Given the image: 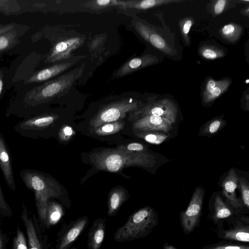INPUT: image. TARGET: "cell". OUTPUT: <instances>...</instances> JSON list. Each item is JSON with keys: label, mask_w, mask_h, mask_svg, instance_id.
Here are the masks:
<instances>
[{"label": "cell", "mask_w": 249, "mask_h": 249, "mask_svg": "<svg viewBox=\"0 0 249 249\" xmlns=\"http://www.w3.org/2000/svg\"><path fill=\"white\" fill-rule=\"evenodd\" d=\"M17 28L0 35V53L12 49L19 43L20 34Z\"/></svg>", "instance_id": "cb8c5ba5"}, {"label": "cell", "mask_w": 249, "mask_h": 249, "mask_svg": "<svg viewBox=\"0 0 249 249\" xmlns=\"http://www.w3.org/2000/svg\"><path fill=\"white\" fill-rule=\"evenodd\" d=\"M73 134L72 128L68 125H65L62 127L59 131V139L61 141H67L69 140Z\"/></svg>", "instance_id": "8d00e7d4"}, {"label": "cell", "mask_w": 249, "mask_h": 249, "mask_svg": "<svg viewBox=\"0 0 249 249\" xmlns=\"http://www.w3.org/2000/svg\"><path fill=\"white\" fill-rule=\"evenodd\" d=\"M242 28L236 24H228L224 26L220 31L221 36L231 42H234L240 37Z\"/></svg>", "instance_id": "4316f807"}, {"label": "cell", "mask_w": 249, "mask_h": 249, "mask_svg": "<svg viewBox=\"0 0 249 249\" xmlns=\"http://www.w3.org/2000/svg\"><path fill=\"white\" fill-rule=\"evenodd\" d=\"M221 122L219 120H216L211 123L209 126V132L214 133L216 132L220 127Z\"/></svg>", "instance_id": "60d3db41"}, {"label": "cell", "mask_w": 249, "mask_h": 249, "mask_svg": "<svg viewBox=\"0 0 249 249\" xmlns=\"http://www.w3.org/2000/svg\"><path fill=\"white\" fill-rule=\"evenodd\" d=\"M91 160L96 167L110 172H118L131 166L150 167L154 157L144 152H127L116 148L104 149L93 153Z\"/></svg>", "instance_id": "3957f363"}, {"label": "cell", "mask_w": 249, "mask_h": 249, "mask_svg": "<svg viewBox=\"0 0 249 249\" xmlns=\"http://www.w3.org/2000/svg\"><path fill=\"white\" fill-rule=\"evenodd\" d=\"M182 0H121L119 7L122 9H133L138 10H145L159 6L180 2Z\"/></svg>", "instance_id": "44dd1931"}, {"label": "cell", "mask_w": 249, "mask_h": 249, "mask_svg": "<svg viewBox=\"0 0 249 249\" xmlns=\"http://www.w3.org/2000/svg\"><path fill=\"white\" fill-rule=\"evenodd\" d=\"M193 24V21L191 18H187L181 25V32L185 38H188L190 29Z\"/></svg>", "instance_id": "f35d334b"}, {"label": "cell", "mask_w": 249, "mask_h": 249, "mask_svg": "<svg viewBox=\"0 0 249 249\" xmlns=\"http://www.w3.org/2000/svg\"><path fill=\"white\" fill-rule=\"evenodd\" d=\"M240 190L242 201L244 206L249 209V187L246 180L242 178H238V183Z\"/></svg>", "instance_id": "d6a6232c"}, {"label": "cell", "mask_w": 249, "mask_h": 249, "mask_svg": "<svg viewBox=\"0 0 249 249\" xmlns=\"http://www.w3.org/2000/svg\"><path fill=\"white\" fill-rule=\"evenodd\" d=\"M0 168L7 185L13 191L16 189L10 152L6 142L0 131Z\"/></svg>", "instance_id": "e0dca14e"}, {"label": "cell", "mask_w": 249, "mask_h": 249, "mask_svg": "<svg viewBox=\"0 0 249 249\" xmlns=\"http://www.w3.org/2000/svg\"><path fill=\"white\" fill-rule=\"evenodd\" d=\"M64 214V209L60 204L50 200L46 211L45 226L50 228L55 225Z\"/></svg>", "instance_id": "603a6c76"}, {"label": "cell", "mask_w": 249, "mask_h": 249, "mask_svg": "<svg viewBox=\"0 0 249 249\" xmlns=\"http://www.w3.org/2000/svg\"><path fill=\"white\" fill-rule=\"evenodd\" d=\"M163 249H178L173 245L169 244L168 243H165L162 247Z\"/></svg>", "instance_id": "7bdbcfd3"}, {"label": "cell", "mask_w": 249, "mask_h": 249, "mask_svg": "<svg viewBox=\"0 0 249 249\" xmlns=\"http://www.w3.org/2000/svg\"><path fill=\"white\" fill-rule=\"evenodd\" d=\"M0 214L5 217L12 215V210L6 202L0 184Z\"/></svg>", "instance_id": "d590c367"}, {"label": "cell", "mask_w": 249, "mask_h": 249, "mask_svg": "<svg viewBox=\"0 0 249 249\" xmlns=\"http://www.w3.org/2000/svg\"><path fill=\"white\" fill-rule=\"evenodd\" d=\"M121 0H98L90 1L88 4L97 9L107 8L111 6H118L120 5Z\"/></svg>", "instance_id": "836d02e7"}, {"label": "cell", "mask_w": 249, "mask_h": 249, "mask_svg": "<svg viewBox=\"0 0 249 249\" xmlns=\"http://www.w3.org/2000/svg\"><path fill=\"white\" fill-rule=\"evenodd\" d=\"M124 122L123 120L107 123L94 128V133L99 136L109 135L124 129Z\"/></svg>", "instance_id": "484cf974"}, {"label": "cell", "mask_w": 249, "mask_h": 249, "mask_svg": "<svg viewBox=\"0 0 249 249\" xmlns=\"http://www.w3.org/2000/svg\"><path fill=\"white\" fill-rule=\"evenodd\" d=\"M135 135L140 138L143 139L149 143L159 144L162 143L167 138L168 136L163 133L150 132V131H142L136 133Z\"/></svg>", "instance_id": "4dcf8cb0"}, {"label": "cell", "mask_w": 249, "mask_h": 249, "mask_svg": "<svg viewBox=\"0 0 249 249\" xmlns=\"http://www.w3.org/2000/svg\"><path fill=\"white\" fill-rule=\"evenodd\" d=\"M71 249H76V248H71Z\"/></svg>", "instance_id": "f6af8a7d"}, {"label": "cell", "mask_w": 249, "mask_h": 249, "mask_svg": "<svg viewBox=\"0 0 249 249\" xmlns=\"http://www.w3.org/2000/svg\"><path fill=\"white\" fill-rule=\"evenodd\" d=\"M3 89V81L1 77H0V97L2 92Z\"/></svg>", "instance_id": "ee69618b"}, {"label": "cell", "mask_w": 249, "mask_h": 249, "mask_svg": "<svg viewBox=\"0 0 249 249\" xmlns=\"http://www.w3.org/2000/svg\"><path fill=\"white\" fill-rule=\"evenodd\" d=\"M238 177L233 169L229 171L222 184L223 195L227 202L238 212H240L244 206L242 201L238 198L235 190L238 186Z\"/></svg>", "instance_id": "ac0fdd59"}, {"label": "cell", "mask_w": 249, "mask_h": 249, "mask_svg": "<svg viewBox=\"0 0 249 249\" xmlns=\"http://www.w3.org/2000/svg\"><path fill=\"white\" fill-rule=\"evenodd\" d=\"M84 42V38L75 36L62 39L57 42L45 59V62L52 63L58 62L72 57V52L77 49Z\"/></svg>", "instance_id": "7c38bea8"}, {"label": "cell", "mask_w": 249, "mask_h": 249, "mask_svg": "<svg viewBox=\"0 0 249 249\" xmlns=\"http://www.w3.org/2000/svg\"><path fill=\"white\" fill-rule=\"evenodd\" d=\"M59 116L54 112H43L24 118L14 127L20 136L32 139L47 136Z\"/></svg>", "instance_id": "52a82bcc"}, {"label": "cell", "mask_w": 249, "mask_h": 249, "mask_svg": "<svg viewBox=\"0 0 249 249\" xmlns=\"http://www.w3.org/2000/svg\"><path fill=\"white\" fill-rule=\"evenodd\" d=\"M84 55H77L57 62L52 65L34 72L27 80L26 83L46 82L54 78L73 66Z\"/></svg>", "instance_id": "8fae6325"}, {"label": "cell", "mask_w": 249, "mask_h": 249, "mask_svg": "<svg viewBox=\"0 0 249 249\" xmlns=\"http://www.w3.org/2000/svg\"><path fill=\"white\" fill-rule=\"evenodd\" d=\"M200 55L205 59L213 60L223 57L225 53L220 49L211 45H204L199 49Z\"/></svg>", "instance_id": "f546056e"}, {"label": "cell", "mask_w": 249, "mask_h": 249, "mask_svg": "<svg viewBox=\"0 0 249 249\" xmlns=\"http://www.w3.org/2000/svg\"><path fill=\"white\" fill-rule=\"evenodd\" d=\"M12 249H29L25 235L18 227L13 239Z\"/></svg>", "instance_id": "1f68e13d"}, {"label": "cell", "mask_w": 249, "mask_h": 249, "mask_svg": "<svg viewBox=\"0 0 249 249\" xmlns=\"http://www.w3.org/2000/svg\"><path fill=\"white\" fill-rule=\"evenodd\" d=\"M228 1L226 0H218L213 5V12L215 15L220 14L224 11Z\"/></svg>", "instance_id": "74e56055"}, {"label": "cell", "mask_w": 249, "mask_h": 249, "mask_svg": "<svg viewBox=\"0 0 249 249\" xmlns=\"http://www.w3.org/2000/svg\"><path fill=\"white\" fill-rule=\"evenodd\" d=\"M7 242V237L2 232L0 225V249H5Z\"/></svg>", "instance_id": "b9f144b4"}, {"label": "cell", "mask_w": 249, "mask_h": 249, "mask_svg": "<svg viewBox=\"0 0 249 249\" xmlns=\"http://www.w3.org/2000/svg\"><path fill=\"white\" fill-rule=\"evenodd\" d=\"M238 212L232 208L227 201H225L218 195L213 198L212 203L209 206V218L214 224L220 220L232 216Z\"/></svg>", "instance_id": "d6986e66"}, {"label": "cell", "mask_w": 249, "mask_h": 249, "mask_svg": "<svg viewBox=\"0 0 249 249\" xmlns=\"http://www.w3.org/2000/svg\"><path fill=\"white\" fill-rule=\"evenodd\" d=\"M17 26L15 23L0 24V35L17 28Z\"/></svg>", "instance_id": "ab89813d"}, {"label": "cell", "mask_w": 249, "mask_h": 249, "mask_svg": "<svg viewBox=\"0 0 249 249\" xmlns=\"http://www.w3.org/2000/svg\"><path fill=\"white\" fill-rule=\"evenodd\" d=\"M106 221L105 218H98L93 222L88 234L89 249H100L105 237Z\"/></svg>", "instance_id": "ffe728a7"}, {"label": "cell", "mask_w": 249, "mask_h": 249, "mask_svg": "<svg viewBox=\"0 0 249 249\" xmlns=\"http://www.w3.org/2000/svg\"><path fill=\"white\" fill-rule=\"evenodd\" d=\"M204 190L198 187L194 191L189 204L179 213V219L183 231L187 235L193 232L200 223Z\"/></svg>", "instance_id": "ba28073f"}, {"label": "cell", "mask_w": 249, "mask_h": 249, "mask_svg": "<svg viewBox=\"0 0 249 249\" xmlns=\"http://www.w3.org/2000/svg\"><path fill=\"white\" fill-rule=\"evenodd\" d=\"M132 24L136 31L147 42L164 53L171 55L172 50L164 39L155 32L152 27L138 18H134Z\"/></svg>", "instance_id": "4fadbf2b"}, {"label": "cell", "mask_w": 249, "mask_h": 249, "mask_svg": "<svg viewBox=\"0 0 249 249\" xmlns=\"http://www.w3.org/2000/svg\"><path fill=\"white\" fill-rule=\"evenodd\" d=\"M127 198L128 194L124 188L118 187L112 189L108 196L107 215L115 216Z\"/></svg>", "instance_id": "7402d4cb"}, {"label": "cell", "mask_w": 249, "mask_h": 249, "mask_svg": "<svg viewBox=\"0 0 249 249\" xmlns=\"http://www.w3.org/2000/svg\"><path fill=\"white\" fill-rule=\"evenodd\" d=\"M178 108L171 100L163 99L147 104L128 114L130 121L136 120L146 115H155L169 119L173 124L176 121Z\"/></svg>", "instance_id": "9c48e42d"}, {"label": "cell", "mask_w": 249, "mask_h": 249, "mask_svg": "<svg viewBox=\"0 0 249 249\" xmlns=\"http://www.w3.org/2000/svg\"><path fill=\"white\" fill-rule=\"evenodd\" d=\"M172 122L168 119L155 115H146L134 121L132 128L134 130L141 131L168 132L172 129Z\"/></svg>", "instance_id": "2e32d148"}, {"label": "cell", "mask_w": 249, "mask_h": 249, "mask_svg": "<svg viewBox=\"0 0 249 249\" xmlns=\"http://www.w3.org/2000/svg\"><path fill=\"white\" fill-rule=\"evenodd\" d=\"M158 58L152 54H147L127 60L117 69L111 76V79L124 77L142 68L158 62Z\"/></svg>", "instance_id": "9a60e30c"}, {"label": "cell", "mask_w": 249, "mask_h": 249, "mask_svg": "<svg viewBox=\"0 0 249 249\" xmlns=\"http://www.w3.org/2000/svg\"><path fill=\"white\" fill-rule=\"evenodd\" d=\"M159 223L157 212L146 206L133 212L124 225L114 232L115 241L122 242L143 238L149 234Z\"/></svg>", "instance_id": "277c9868"}, {"label": "cell", "mask_w": 249, "mask_h": 249, "mask_svg": "<svg viewBox=\"0 0 249 249\" xmlns=\"http://www.w3.org/2000/svg\"><path fill=\"white\" fill-rule=\"evenodd\" d=\"M231 82V80L229 78L218 80L216 86L208 93L203 96V102L208 104L215 100L228 89Z\"/></svg>", "instance_id": "d4e9b609"}, {"label": "cell", "mask_w": 249, "mask_h": 249, "mask_svg": "<svg viewBox=\"0 0 249 249\" xmlns=\"http://www.w3.org/2000/svg\"><path fill=\"white\" fill-rule=\"evenodd\" d=\"M140 101L131 98H124L102 107L89 121L94 128L103 124L123 120L129 114L141 107Z\"/></svg>", "instance_id": "5b68a950"}, {"label": "cell", "mask_w": 249, "mask_h": 249, "mask_svg": "<svg viewBox=\"0 0 249 249\" xmlns=\"http://www.w3.org/2000/svg\"><path fill=\"white\" fill-rule=\"evenodd\" d=\"M117 149L127 152H141L144 150V146L141 143L131 142L118 146Z\"/></svg>", "instance_id": "e575fe53"}, {"label": "cell", "mask_w": 249, "mask_h": 249, "mask_svg": "<svg viewBox=\"0 0 249 249\" xmlns=\"http://www.w3.org/2000/svg\"><path fill=\"white\" fill-rule=\"evenodd\" d=\"M27 235L29 249H47L43 238L39 222L34 214H30L24 204L20 215Z\"/></svg>", "instance_id": "30bf717a"}, {"label": "cell", "mask_w": 249, "mask_h": 249, "mask_svg": "<svg viewBox=\"0 0 249 249\" xmlns=\"http://www.w3.org/2000/svg\"><path fill=\"white\" fill-rule=\"evenodd\" d=\"M89 224V217L81 216L72 221L61 233L55 249H68Z\"/></svg>", "instance_id": "5bb4252c"}, {"label": "cell", "mask_w": 249, "mask_h": 249, "mask_svg": "<svg viewBox=\"0 0 249 249\" xmlns=\"http://www.w3.org/2000/svg\"><path fill=\"white\" fill-rule=\"evenodd\" d=\"M19 175L26 187L33 191L40 222L45 226L48 203L51 198L61 196V188L53 178L39 171L25 169Z\"/></svg>", "instance_id": "7a4b0ae2"}, {"label": "cell", "mask_w": 249, "mask_h": 249, "mask_svg": "<svg viewBox=\"0 0 249 249\" xmlns=\"http://www.w3.org/2000/svg\"><path fill=\"white\" fill-rule=\"evenodd\" d=\"M0 13L6 16L21 14V7L18 0H0Z\"/></svg>", "instance_id": "83f0119b"}, {"label": "cell", "mask_w": 249, "mask_h": 249, "mask_svg": "<svg viewBox=\"0 0 249 249\" xmlns=\"http://www.w3.org/2000/svg\"><path fill=\"white\" fill-rule=\"evenodd\" d=\"M201 249H249V244L223 240L206 245Z\"/></svg>", "instance_id": "f1b7e54d"}, {"label": "cell", "mask_w": 249, "mask_h": 249, "mask_svg": "<svg viewBox=\"0 0 249 249\" xmlns=\"http://www.w3.org/2000/svg\"><path fill=\"white\" fill-rule=\"evenodd\" d=\"M215 232L219 238L226 241L249 243V217L238 213L219 220Z\"/></svg>", "instance_id": "8992f818"}, {"label": "cell", "mask_w": 249, "mask_h": 249, "mask_svg": "<svg viewBox=\"0 0 249 249\" xmlns=\"http://www.w3.org/2000/svg\"><path fill=\"white\" fill-rule=\"evenodd\" d=\"M85 67L83 63L78 67L34 87L25 93L20 102L8 109L6 116L24 119L43 112L45 105L69 91L82 75Z\"/></svg>", "instance_id": "6da1fadb"}]
</instances>
